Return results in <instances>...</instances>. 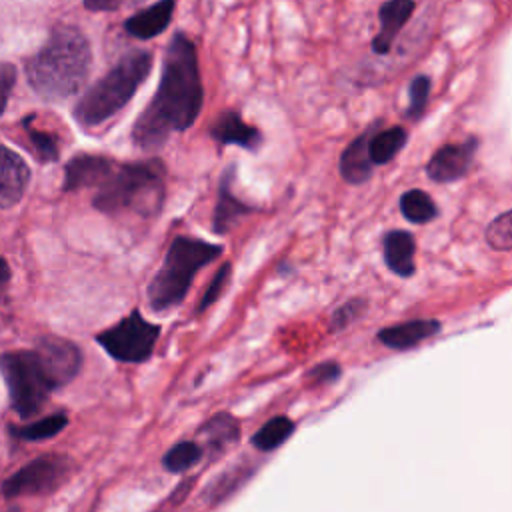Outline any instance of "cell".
I'll return each mask as SVG.
<instances>
[{
  "label": "cell",
  "instance_id": "1",
  "mask_svg": "<svg viewBox=\"0 0 512 512\" xmlns=\"http://www.w3.org/2000/svg\"><path fill=\"white\" fill-rule=\"evenodd\" d=\"M204 106V86L198 52L192 38L178 30L170 38L160 82L148 106L134 120L130 138L142 152L160 150L174 132H186Z\"/></svg>",
  "mask_w": 512,
  "mask_h": 512
},
{
  "label": "cell",
  "instance_id": "34",
  "mask_svg": "<svg viewBox=\"0 0 512 512\" xmlns=\"http://www.w3.org/2000/svg\"><path fill=\"white\" fill-rule=\"evenodd\" d=\"M84 6L92 12H110V10H120L128 0H82Z\"/></svg>",
  "mask_w": 512,
  "mask_h": 512
},
{
  "label": "cell",
  "instance_id": "3",
  "mask_svg": "<svg viewBox=\"0 0 512 512\" xmlns=\"http://www.w3.org/2000/svg\"><path fill=\"white\" fill-rule=\"evenodd\" d=\"M166 198V164L152 156L134 162L114 164L108 178L96 188L92 206L108 216L134 212L140 218H154Z\"/></svg>",
  "mask_w": 512,
  "mask_h": 512
},
{
  "label": "cell",
  "instance_id": "31",
  "mask_svg": "<svg viewBox=\"0 0 512 512\" xmlns=\"http://www.w3.org/2000/svg\"><path fill=\"white\" fill-rule=\"evenodd\" d=\"M28 134L34 142L38 158H42V160H56L58 158V144H56V138L52 134L36 132L32 128H28Z\"/></svg>",
  "mask_w": 512,
  "mask_h": 512
},
{
  "label": "cell",
  "instance_id": "5",
  "mask_svg": "<svg viewBox=\"0 0 512 512\" xmlns=\"http://www.w3.org/2000/svg\"><path fill=\"white\" fill-rule=\"evenodd\" d=\"M222 244L178 234L172 238L162 266L152 276L146 296L154 312H166L184 302L196 274L220 258Z\"/></svg>",
  "mask_w": 512,
  "mask_h": 512
},
{
  "label": "cell",
  "instance_id": "15",
  "mask_svg": "<svg viewBox=\"0 0 512 512\" xmlns=\"http://www.w3.org/2000/svg\"><path fill=\"white\" fill-rule=\"evenodd\" d=\"M416 10V2L414 0H386L380 4L378 8V32L372 40V52H376L378 56H386L390 54L396 36L400 34V30L404 28V24L412 18Z\"/></svg>",
  "mask_w": 512,
  "mask_h": 512
},
{
  "label": "cell",
  "instance_id": "28",
  "mask_svg": "<svg viewBox=\"0 0 512 512\" xmlns=\"http://www.w3.org/2000/svg\"><path fill=\"white\" fill-rule=\"evenodd\" d=\"M368 308V300L366 298H350L344 304H340L332 316H330V332H338L344 330L346 326H350L352 322H356Z\"/></svg>",
  "mask_w": 512,
  "mask_h": 512
},
{
  "label": "cell",
  "instance_id": "14",
  "mask_svg": "<svg viewBox=\"0 0 512 512\" xmlns=\"http://www.w3.org/2000/svg\"><path fill=\"white\" fill-rule=\"evenodd\" d=\"M116 160L100 154H78L64 168V190L98 188L112 172Z\"/></svg>",
  "mask_w": 512,
  "mask_h": 512
},
{
  "label": "cell",
  "instance_id": "11",
  "mask_svg": "<svg viewBox=\"0 0 512 512\" xmlns=\"http://www.w3.org/2000/svg\"><path fill=\"white\" fill-rule=\"evenodd\" d=\"M382 126H384V118H376L356 138H352L346 144V148L342 150L340 160H338V170H340V176L346 184L362 186L372 178L374 166L370 162L368 144H370V138L374 136V132L380 130Z\"/></svg>",
  "mask_w": 512,
  "mask_h": 512
},
{
  "label": "cell",
  "instance_id": "30",
  "mask_svg": "<svg viewBox=\"0 0 512 512\" xmlns=\"http://www.w3.org/2000/svg\"><path fill=\"white\" fill-rule=\"evenodd\" d=\"M244 478H246V476L242 474V468H240V466L234 468V470L224 472V474L214 482V486H212V490H210V498H212L214 502H220V500L228 498V494L234 492V490L240 486V482H242Z\"/></svg>",
  "mask_w": 512,
  "mask_h": 512
},
{
  "label": "cell",
  "instance_id": "20",
  "mask_svg": "<svg viewBox=\"0 0 512 512\" xmlns=\"http://www.w3.org/2000/svg\"><path fill=\"white\" fill-rule=\"evenodd\" d=\"M406 142H408V132L404 126H388V128L382 126L380 130H376L368 144L372 166H384L392 162L404 150Z\"/></svg>",
  "mask_w": 512,
  "mask_h": 512
},
{
  "label": "cell",
  "instance_id": "33",
  "mask_svg": "<svg viewBox=\"0 0 512 512\" xmlns=\"http://www.w3.org/2000/svg\"><path fill=\"white\" fill-rule=\"evenodd\" d=\"M340 372H342V368L338 362H322V364H316L308 372V376L316 382H334L340 378Z\"/></svg>",
  "mask_w": 512,
  "mask_h": 512
},
{
  "label": "cell",
  "instance_id": "19",
  "mask_svg": "<svg viewBox=\"0 0 512 512\" xmlns=\"http://www.w3.org/2000/svg\"><path fill=\"white\" fill-rule=\"evenodd\" d=\"M30 170L26 162L0 142V208L18 202L28 186Z\"/></svg>",
  "mask_w": 512,
  "mask_h": 512
},
{
  "label": "cell",
  "instance_id": "17",
  "mask_svg": "<svg viewBox=\"0 0 512 512\" xmlns=\"http://www.w3.org/2000/svg\"><path fill=\"white\" fill-rule=\"evenodd\" d=\"M382 246V260L386 268L400 276V278H410L416 272V238L412 232L402 230V228H392L382 234L380 238Z\"/></svg>",
  "mask_w": 512,
  "mask_h": 512
},
{
  "label": "cell",
  "instance_id": "23",
  "mask_svg": "<svg viewBox=\"0 0 512 512\" xmlns=\"http://www.w3.org/2000/svg\"><path fill=\"white\" fill-rule=\"evenodd\" d=\"M292 432H294V422L288 416H276V418H270L266 424H262L250 442L254 448L268 452L284 444L292 436Z\"/></svg>",
  "mask_w": 512,
  "mask_h": 512
},
{
  "label": "cell",
  "instance_id": "12",
  "mask_svg": "<svg viewBox=\"0 0 512 512\" xmlns=\"http://www.w3.org/2000/svg\"><path fill=\"white\" fill-rule=\"evenodd\" d=\"M208 136L220 146H240L250 154H256L264 144L260 128L244 122L238 110H222L208 126Z\"/></svg>",
  "mask_w": 512,
  "mask_h": 512
},
{
  "label": "cell",
  "instance_id": "27",
  "mask_svg": "<svg viewBox=\"0 0 512 512\" xmlns=\"http://www.w3.org/2000/svg\"><path fill=\"white\" fill-rule=\"evenodd\" d=\"M486 244L498 252H508L512 248V210H504L488 224Z\"/></svg>",
  "mask_w": 512,
  "mask_h": 512
},
{
  "label": "cell",
  "instance_id": "24",
  "mask_svg": "<svg viewBox=\"0 0 512 512\" xmlns=\"http://www.w3.org/2000/svg\"><path fill=\"white\" fill-rule=\"evenodd\" d=\"M204 456V448L192 440H184L174 444L164 456H162V464L168 472L180 474L190 470L194 464L200 462V458Z\"/></svg>",
  "mask_w": 512,
  "mask_h": 512
},
{
  "label": "cell",
  "instance_id": "16",
  "mask_svg": "<svg viewBox=\"0 0 512 512\" xmlns=\"http://www.w3.org/2000/svg\"><path fill=\"white\" fill-rule=\"evenodd\" d=\"M442 330L440 320L436 318H412L400 324H392L386 328H380L376 338L380 344H384L390 350H410L424 340L436 336Z\"/></svg>",
  "mask_w": 512,
  "mask_h": 512
},
{
  "label": "cell",
  "instance_id": "21",
  "mask_svg": "<svg viewBox=\"0 0 512 512\" xmlns=\"http://www.w3.org/2000/svg\"><path fill=\"white\" fill-rule=\"evenodd\" d=\"M398 208L402 212V216L412 222V224H428L432 220L438 218V206L432 200V196L420 188H410L406 190L400 200H398Z\"/></svg>",
  "mask_w": 512,
  "mask_h": 512
},
{
  "label": "cell",
  "instance_id": "29",
  "mask_svg": "<svg viewBox=\"0 0 512 512\" xmlns=\"http://www.w3.org/2000/svg\"><path fill=\"white\" fill-rule=\"evenodd\" d=\"M230 276H232V264H230V262H224V264L216 270V274L212 276V280L208 282L204 294L200 296V302H198V306H196V312H198V314H202L206 308H210V306L224 294V288L228 286Z\"/></svg>",
  "mask_w": 512,
  "mask_h": 512
},
{
  "label": "cell",
  "instance_id": "10",
  "mask_svg": "<svg viewBox=\"0 0 512 512\" xmlns=\"http://www.w3.org/2000/svg\"><path fill=\"white\" fill-rule=\"evenodd\" d=\"M478 146V136H468L462 142L440 146L426 162V176L436 184H452L462 180L472 168Z\"/></svg>",
  "mask_w": 512,
  "mask_h": 512
},
{
  "label": "cell",
  "instance_id": "7",
  "mask_svg": "<svg viewBox=\"0 0 512 512\" xmlns=\"http://www.w3.org/2000/svg\"><path fill=\"white\" fill-rule=\"evenodd\" d=\"M160 326L148 322L140 310H132L114 326L96 334V342L118 362H146L158 342Z\"/></svg>",
  "mask_w": 512,
  "mask_h": 512
},
{
  "label": "cell",
  "instance_id": "6",
  "mask_svg": "<svg viewBox=\"0 0 512 512\" xmlns=\"http://www.w3.org/2000/svg\"><path fill=\"white\" fill-rule=\"evenodd\" d=\"M0 372L10 394V404L22 418H30L42 410L52 386L46 380L34 350L2 354Z\"/></svg>",
  "mask_w": 512,
  "mask_h": 512
},
{
  "label": "cell",
  "instance_id": "32",
  "mask_svg": "<svg viewBox=\"0 0 512 512\" xmlns=\"http://www.w3.org/2000/svg\"><path fill=\"white\" fill-rule=\"evenodd\" d=\"M14 82H16L14 66L6 64V62H0V116L6 110V104H8V98L12 94Z\"/></svg>",
  "mask_w": 512,
  "mask_h": 512
},
{
  "label": "cell",
  "instance_id": "26",
  "mask_svg": "<svg viewBox=\"0 0 512 512\" xmlns=\"http://www.w3.org/2000/svg\"><path fill=\"white\" fill-rule=\"evenodd\" d=\"M430 90H432V80L428 74H416L410 84H408V106L404 110L406 118L412 122H418L426 108H428V100H430Z\"/></svg>",
  "mask_w": 512,
  "mask_h": 512
},
{
  "label": "cell",
  "instance_id": "4",
  "mask_svg": "<svg viewBox=\"0 0 512 512\" xmlns=\"http://www.w3.org/2000/svg\"><path fill=\"white\" fill-rule=\"evenodd\" d=\"M154 56L150 50H130L98 78L76 102L72 116L82 128H96L114 118L136 96L142 82L150 76Z\"/></svg>",
  "mask_w": 512,
  "mask_h": 512
},
{
  "label": "cell",
  "instance_id": "2",
  "mask_svg": "<svg viewBox=\"0 0 512 512\" xmlns=\"http://www.w3.org/2000/svg\"><path fill=\"white\" fill-rule=\"evenodd\" d=\"M90 68V42L80 28L70 24L54 26L42 48L24 64L30 88L50 102L66 100L80 92Z\"/></svg>",
  "mask_w": 512,
  "mask_h": 512
},
{
  "label": "cell",
  "instance_id": "9",
  "mask_svg": "<svg viewBox=\"0 0 512 512\" xmlns=\"http://www.w3.org/2000/svg\"><path fill=\"white\" fill-rule=\"evenodd\" d=\"M34 354L52 390L66 386L70 380H74L82 366L80 348L60 336H44L42 340H38Z\"/></svg>",
  "mask_w": 512,
  "mask_h": 512
},
{
  "label": "cell",
  "instance_id": "13",
  "mask_svg": "<svg viewBox=\"0 0 512 512\" xmlns=\"http://www.w3.org/2000/svg\"><path fill=\"white\" fill-rule=\"evenodd\" d=\"M236 178V164H228L218 180V194H216V206L212 212V232L214 234H228L240 218L252 214L256 208L244 200H240L232 192V184Z\"/></svg>",
  "mask_w": 512,
  "mask_h": 512
},
{
  "label": "cell",
  "instance_id": "35",
  "mask_svg": "<svg viewBox=\"0 0 512 512\" xmlns=\"http://www.w3.org/2000/svg\"><path fill=\"white\" fill-rule=\"evenodd\" d=\"M142 2H144V0H128V4H132V6H134V4H142Z\"/></svg>",
  "mask_w": 512,
  "mask_h": 512
},
{
  "label": "cell",
  "instance_id": "22",
  "mask_svg": "<svg viewBox=\"0 0 512 512\" xmlns=\"http://www.w3.org/2000/svg\"><path fill=\"white\" fill-rule=\"evenodd\" d=\"M200 436L212 452H222L226 446L238 440L240 426L236 418H232L230 414H216L202 426Z\"/></svg>",
  "mask_w": 512,
  "mask_h": 512
},
{
  "label": "cell",
  "instance_id": "25",
  "mask_svg": "<svg viewBox=\"0 0 512 512\" xmlns=\"http://www.w3.org/2000/svg\"><path fill=\"white\" fill-rule=\"evenodd\" d=\"M66 424H68V418H66V414L60 412V414L46 416L42 420L26 424V426H10V430L14 436H18L22 440H46V438L56 436Z\"/></svg>",
  "mask_w": 512,
  "mask_h": 512
},
{
  "label": "cell",
  "instance_id": "8",
  "mask_svg": "<svg viewBox=\"0 0 512 512\" xmlns=\"http://www.w3.org/2000/svg\"><path fill=\"white\" fill-rule=\"evenodd\" d=\"M70 468V458L62 454L40 456L22 466L20 470H16L12 476H8L2 484V494L6 498L48 494L64 482Z\"/></svg>",
  "mask_w": 512,
  "mask_h": 512
},
{
  "label": "cell",
  "instance_id": "18",
  "mask_svg": "<svg viewBox=\"0 0 512 512\" xmlns=\"http://www.w3.org/2000/svg\"><path fill=\"white\" fill-rule=\"evenodd\" d=\"M176 10V0H156L154 4L134 12L124 20V30L128 36L138 40H152L160 36L172 22Z\"/></svg>",
  "mask_w": 512,
  "mask_h": 512
}]
</instances>
